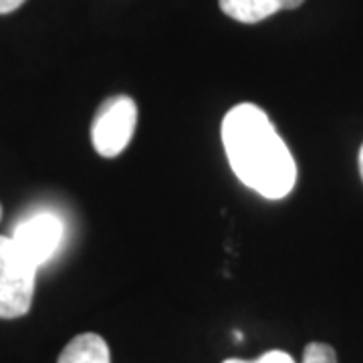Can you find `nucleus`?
<instances>
[{
    "label": "nucleus",
    "instance_id": "1",
    "mask_svg": "<svg viewBox=\"0 0 363 363\" xmlns=\"http://www.w3.org/2000/svg\"><path fill=\"white\" fill-rule=\"evenodd\" d=\"M222 143L236 178L267 200H283L297 184V164L269 116L238 104L224 116Z\"/></svg>",
    "mask_w": 363,
    "mask_h": 363
},
{
    "label": "nucleus",
    "instance_id": "2",
    "mask_svg": "<svg viewBox=\"0 0 363 363\" xmlns=\"http://www.w3.org/2000/svg\"><path fill=\"white\" fill-rule=\"evenodd\" d=\"M39 267L26 257L13 236L0 234V319L28 313L35 297Z\"/></svg>",
    "mask_w": 363,
    "mask_h": 363
},
{
    "label": "nucleus",
    "instance_id": "3",
    "mask_svg": "<svg viewBox=\"0 0 363 363\" xmlns=\"http://www.w3.org/2000/svg\"><path fill=\"white\" fill-rule=\"evenodd\" d=\"M138 123V105L128 95H116L99 105L91 125V142L99 156L117 157L130 145Z\"/></svg>",
    "mask_w": 363,
    "mask_h": 363
},
{
    "label": "nucleus",
    "instance_id": "4",
    "mask_svg": "<svg viewBox=\"0 0 363 363\" xmlns=\"http://www.w3.org/2000/svg\"><path fill=\"white\" fill-rule=\"evenodd\" d=\"M65 224L52 212H37L26 216L13 230L14 242L37 267L51 260L63 242Z\"/></svg>",
    "mask_w": 363,
    "mask_h": 363
},
{
    "label": "nucleus",
    "instance_id": "5",
    "mask_svg": "<svg viewBox=\"0 0 363 363\" xmlns=\"http://www.w3.org/2000/svg\"><path fill=\"white\" fill-rule=\"evenodd\" d=\"M305 0H218L220 11L233 21L255 25L281 11H295Z\"/></svg>",
    "mask_w": 363,
    "mask_h": 363
},
{
    "label": "nucleus",
    "instance_id": "6",
    "mask_svg": "<svg viewBox=\"0 0 363 363\" xmlns=\"http://www.w3.org/2000/svg\"><path fill=\"white\" fill-rule=\"evenodd\" d=\"M57 363H111V353L101 335L81 333L67 343Z\"/></svg>",
    "mask_w": 363,
    "mask_h": 363
},
{
    "label": "nucleus",
    "instance_id": "7",
    "mask_svg": "<svg viewBox=\"0 0 363 363\" xmlns=\"http://www.w3.org/2000/svg\"><path fill=\"white\" fill-rule=\"evenodd\" d=\"M301 363H337L335 350L327 343H309L303 353V362Z\"/></svg>",
    "mask_w": 363,
    "mask_h": 363
},
{
    "label": "nucleus",
    "instance_id": "8",
    "mask_svg": "<svg viewBox=\"0 0 363 363\" xmlns=\"http://www.w3.org/2000/svg\"><path fill=\"white\" fill-rule=\"evenodd\" d=\"M222 363H295V359H293V355H289L286 351L272 350L267 351V353H262L260 357L252 359V362H247V359H226V362Z\"/></svg>",
    "mask_w": 363,
    "mask_h": 363
},
{
    "label": "nucleus",
    "instance_id": "9",
    "mask_svg": "<svg viewBox=\"0 0 363 363\" xmlns=\"http://www.w3.org/2000/svg\"><path fill=\"white\" fill-rule=\"evenodd\" d=\"M26 0H0V14L14 13L16 9H21Z\"/></svg>",
    "mask_w": 363,
    "mask_h": 363
},
{
    "label": "nucleus",
    "instance_id": "10",
    "mask_svg": "<svg viewBox=\"0 0 363 363\" xmlns=\"http://www.w3.org/2000/svg\"><path fill=\"white\" fill-rule=\"evenodd\" d=\"M359 174H362V180H363V145H362V150H359Z\"/></svg>",
    "mask_w": 363,
    "mask_h": 363
},
{
    "label": "nucleus",
    "instance_id": "11",
    "mask_svg": "<svg viewBox=\"0 0 363 363\" xmlns=\"http://www.w3.org/2000/svg\"><path fill=\"white\" fill-rule=\"evenodd\" d=\"M0 218H2V206H0Z\"/></svg>",
    "mask_w": 363,
    "mask_h": 363
}]
</instances>
